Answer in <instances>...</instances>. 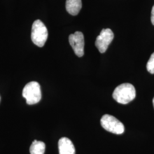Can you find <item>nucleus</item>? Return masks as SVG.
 I'll return each mask as SVG.
<instances>
[{
	"mask_svg": "<svg viewBox=\"0 0 154 154\" xmlns=\"http://www.w3.org/2000/svg\"><path fill=\"white\" fill-rule=\"evenodd\" d=\"M147 70L151 74H154V53H153L147 63Z\"/></svg>",
	"mask_w": 154,
	"mask_h": 154,
	"instance_id": "10",
	"label": "nucleus"
},
{
	"mask_svg": "<svg viewBox=\"0 0 154 154\" xmlns=\"http://www.w3.org/2000/svg\"><path fill=\"white\" fill-rule=\"evenodd\" d=\"M69 43L74 50L75 54L78 57H82L84 55V36L82 32H75L69 37Z\"/></svg>",
	"mask_w": 154,
	"mask_h": 154,
	"instance_id": "6",
	"label": "nucleus"
},
{
	"mask_svg": "<svg viewBox=\"0 0 154 154\" xmlns=\"http://www.w3.org/2000/svg\"><path fill=\"white\" fill-rule=\"evenodd\" d=\"M46 146L43 142L34 140L33 141L30 147V154H44Z\"/></svg>",
	"mask_w": 154,
	"mask_h": 154,
	"instance_id": "9",
	"label": "nucleus"
},
{
	"mask_svg": "<svg viewBox=\"0 0 154 154\" xmlns=\"http://www.w3.org/2000/svg\"><path fill=\"white\" fill-rule=\"evenodd\" d=\"M112 97L117 102L126 105L135 98V88L130 83H123L116 88L112 94Z\"/></svg>",
	"mask_w": 154,
	"mask_h": 154,
	"instance_id": "1",
	"label": "nucleus"
},
{
	"mask_svg": "<svg viewBox=\"0 0 154 154\" xmlns=\"http://www.w3.org/2000/svg\"><path fill=\"white\" fill-rule=\"evenodd\" d=\"M22 96L26 99L28 105L38 103L42 97L41 87L38 83L33 81L26 84L23 89Z\"/></svg>",
	"mask_w": 154,
	"mask_h": 154,
	"instance_id": "3",
	"label": "nucleus"
},
{
	"mask_svg": "<svg viewBox=\"0 0 154 154\" xmlns=\"http://www.w3.org/2000/svg\"><path fill=\"white\" fill-rule=\"evenodd\" d=\"M151 21L152 23V25H154V5L152 7V11H151Z\"/></svg>",
	"mask_w": 154,
	"mask_h": 154,
	"instance_id": "11",
	"label": "nucleus"
},
{
	"mask_svg": "<svg viewBox=\"0 0 154 154\" xmlns=\"http://www.w3.org/2000/svg\"><path fill=\"white\" fill-rule=\"evenodd\" d=\"M100 123L102 127L109 132L122 134L125 131V126L121 122L119 121L113 116L105 114L100 119Z\"/></svg>",
	"mask_w": 154,
	"mask_h": 154,
	"instance_id": "4",
	"label": "nucleus"
},
{
	"mask_svg": "<svg viewBox=\"0 0 154 154\" xmlns=\"http://www.w3.org/2000/svg\"><path fill=\"white\" fill-rule=\"evenodd\" d=\"M152 102H153V105H154V99H153V100H152Z\"/></svg>",
	"mask_w": 154,
	"mask_h": 154,
	"instance_id": "12",
	"label": "nucleus"
},
{
	"mask_svg": "<svg viewBox=\"0 0 154 154\" xmlns=\"http://www.w3.org/2000/svg\"><path fill=\"white\" fill-rule=\"evenodd\" d=\"M48 37V29L44 23L37 20L33 22L31 38L33 43L38 47H43Z\"/></svg>",
	"mask_w": 154,
	"mask_h": 154,
	"instance_id": "2",
	"label": "nucleus"
},
{
	"mask_svg": "<svg viewBox=\"0 0 154 154\" xmlns=\"http://www.w3.org/2000/svg\"><path fill=\"white\" fill-rule=\"evenodd\" d=\"M114 33L110 29H103L97 37L95 46L100 53H104L114 39Z\"/></svg>",
	"mask_w": 154,
	"mask_h": 154,
	"instance_id": "5",
	"label": "nucleus"
},
{
	"mask_svg": "<svg viewBox=\"0 0 154 154\" xmlns=\"http://www.w3.org/2000/svg\"><path fill=\"white\" fill-rule=\"evenodd\" d=\"M58 149L60 154H75V149L72 141L66 137L59 140Z\"/></svg>",
	"mask_w": 154,
	"mask_h": 154,
	"instance_id": "7",
	"label": "nucleus"
},
{
	"mask_svg": "<svg viewBox=\"0 0 154 154\" xmlns=\"http://www.w3.org/2000/svg\"><path fill=\"white\" fill-rule=\"evenodd\" d=\"M82 0H66V11L72 16L77 15L82 9Z\"/></svg>",
	"mask_w": 154,
	"mask_h": 154,
	"instance_id": "8",
	"label": "nucleus"
}]
</instances>
